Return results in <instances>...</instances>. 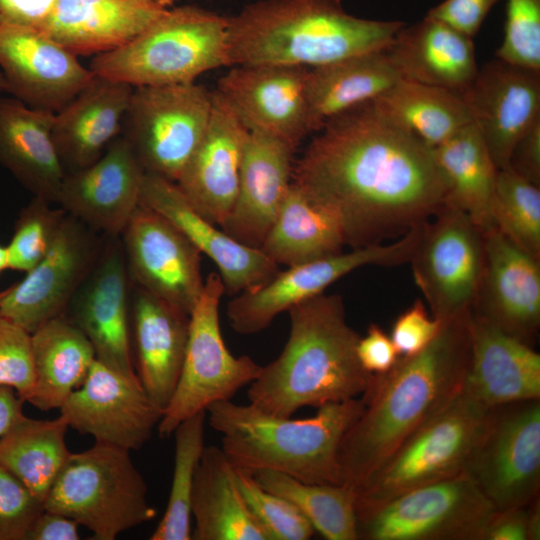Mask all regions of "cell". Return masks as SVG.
I'll return each mask as SVG.
<instances>
[{"mask_svg":"<svg viewBox=\"0 0 540 540\" xmlns=\"http://www.w3.org/2000/svg\"><path fill=\"white\" fill-rule=\"evenodd\" d=\"M291 182L338 221L352 248L403 235L447 197L433 148L381 117L371 101L318 131L293 164Z\"/></svg>","mask_w":540,"mask_h":540,"instance_id":"6da1fadb","label":"cell"},{"mask_svg":"<svg viewBox=\"0 0 540 540\" xmlns=\"http://www.w3.org/2000/svg\"><path fill=\"white\" fill-rule=\"evenodd\" d=\"M471 312L445 322L421 352L400 356L374 375L364 406L338 452L341 485L354 492L396 448L463 388L470 353Z\"/></svg>","mask_w":540,"mask_h":540,"instance_id":"7a4b0ae2","label":"cell"},{"mask_svg":"<svg viewBox=\"0 0 540 540\" xmlns=\"http://www.w3.org/2000/svg\"><path fill=\"white\" fill-rule=\"evenodd\" d=\"M290 333L279 356L249 384L248 403L275 416L360 397L373 374L358 360L359 335L337 294H319L288 310Z\"/></svg>","mask_w":540,"mask_h":540,"instance_id":"3957f363","label":"cell"},{"mask_svg":"<svg viewBox=\"0 0 540 540\" xmlns=\"http://www.w3.org/2000/svg\"><path fill=\"white\" fill-rule=\"evenodd\" d=\"M404 25L356 17L342 0H261L228 18L229 64L313 68L383 50Z\"/></svg>","mask_w":540,"mask_h":540,"instance_id":"277c9868","label":"cell"},{"mask_svg":"<svg viewBox=\"0 0 540 540\" xmlns=\"http://www.w3.org/2000/svg\"><path fill=\"white\" fill-rule=\"evenodd\" d=\"M362 397L328 403L315 415L292 419L265 413L231 400L207 409L210 427L221 434V449L235 467L271 470L299 481L340 484L341 441L360 415Z\"/></svg>","mask_w":540,"mask_h":540,"instance_id":"5b68a950","label":"cell"},{"mask_svg":"<svg viewBox=\"0 0 540 540\" xmlns=\"http://www.w3.org/2000/svg\"><path fill=\"white\" fill-rule=\"evenodd\" d=\"M222 66H230L228 18L187 5L168 8L126 45L94 56L89 68L136 87L195 82Z\"/></svg>","mask_w":540,"mask_h":540,"instance_id":"8992f818","label":"cell"},{"mask_svg":"<svg viewBox=\"0 0 540 540\" xmlns=\"http://www.w3.org/2000/svg\"><path fill=\"white\" fill-rule=\"evenodd\" d=\"M129 450L102 442L71 453L54 481L43 508L86 527L96 540L152 520L156 510L147 499L146 482Z\"/></svg>","mask_w":540,"mask_h":540,"instance_id":"52a82bcc","label":"cell"},{"mask_svg":"<svg viewBox=\"0 0 540 540\" xmlns=\"http://www.w3.org/2000/svg\"><path fill=\"white\" fill-rule=\"evenodd\" d=\"M489 411L461 391L408 436L355 491V506H375L465 472Z\"/></svg>","mask_w":540,"mask_h":540,"instance_id":"ba28073f","label":"cell"},{"mask_svg":"<svg viewBox=\"0 0 540 540\" xmlns=\"http://www.w3.org/2000/svg\"><path fill=\"white\" fill-rule=\"evenodd\" d=\"M355 508L364 540H483L497 510L466 472Z\"/></svg>","mask_w":540,"mask_h":540,"instance_id":"9c48e42d","label":"cell"},{"mask_svg":"<svg viewBox=\"0 0 540 540\" xmlns=\"http://www.w3.org/2000/svg\"><path fill=\"white\" fill-rule=\"evenodd\" d=\"M225 293L221 277L211 272L189 316L188 341L174 394L157 425L160 437L173 434L187 418L213 403L230 400L259 375L262 366L251 357L228 350L219 324V304Z\"/></svg>","mask_w":540,"mask_h":540,"instance_id":"30bf717a","label":"cell"},{"mask_svg":"<svg viewBox=\"0 0 540 540\" xmlns=\"http://www.w3.org/2000/svg\"><path fill=\"white\" fill-rule=\"evenodd\" d=\"M213 92L195 82L133 87L122 122L146 173L176 182L210 120Z\"/></svg>","mask_w":540,"mask_h":540,"instance_id":"8fae6325","label":"cell"},{"mask_svg":"<svg viewBox=\"0 0 540 540\" xmlns=\"http://www.w3.org/2000/svg\"><path fill=\"white\" fill-rule=\"evenodd\" d=\"M424 225L411 228L390 244L352 248L349 252L278 271L267 282L234 295L228 302L226 315L231 328L242 335L259 333L277 315L324 293L332 283L356 269L408 263L420 241Z\"/></svg>","mask_w":540,"mask_h":540,"instance_id":"7c38bea8","label":"cell"},{"mask_svg":"<svg viewBox=\"0 0 540 540\" xmlns=\"http://www.w3.org/2000/svg\"><path fill=\"white\" fill-rule=\"evenodd\" d=\"M432 316L441 322L471 312L485 264L484 232L445 204L425 223L409 261Z\"/></svg>","mask_w":540,"mask_h":540,"instance_id":"4fadbf2b","label":"cell"},{"mask_svg":"<svg viewBox=\"0 0 540 540\" xmlns=\"http://www.w3.org/2000/svg\"><path fill=\"white\" fill-rule=\"evenodd\" d=\"M465 472L497 510L539 496L540 399L490 408Z\"/></svg>","mask_w":540,"mask_h":540,"instance_id":"5bb4252c","label":"cell"},{"mask_svg":"<svg viewBox=\"0 0 540 540\" xmlns=\"http://www.w3.org/2000/svg\"><path fill=\"white\" fill-rule=\"evenodd\" d=\"M96 233L66 213L41 261L8 287L0 316L32 333L45 322L65 315L100 254L103 235Z\"/></svg>","mask_w":540,"mask_h":540,"instance_id":"9a60e30c","label":"cell"},{"mask_svg":"<svg viewBox=\"0 0 540 540\" xmlns=\"http://www.w3.org/2000/svg\"><path fill=\"white\" fill-rule=\"evenodd\" d=\"M133 285L189 315L204 288L201 252L173 224L139 204L120 234Z\"/></svg>","mask_w":540,"mask_h":540,"instance_id":"2e32d148","label":"cell"},{"mask_svg":"<svg viewBox=\"0 0 540 540\" xmlns=\"http://www.w3.org/2000/svg\"><path fill=\"white\" fill-rule=\"evenodd\" d=\"M130 292L120 236L103 235L100 254L65 315L87 337L97 361L138 378L131 347Z\"/></svg>","mask_w":540,"mask_h":540,"instance_id":"e0dca14e","label":"cell"},{"mask_svg":"<svg viewBox=\"0 0 540 540\" xmlns=\"http://www.w3.org/2000/svg\"><path fill=\"white\" fill-rule=\"evenodd\" d=\"M69 427L95 442L129 451L151 438L163 410L149 397L139 378L127 377L95 360L84 382L60 408Z\"/></svg>","mask_w":540,"mask_h":540,"instance_id":"ac0fdd59","label":"cell"},{"mask_svg":"<svg viewBox=\"0 0 540 540\" xmlns=\"http://www.w3.org/2000/svg\"><path fill=\"white\" fill-rule=\"evenodd\" d=\"M215 90L250 132H260L293 149L312 132L309 68L290 65H235Z\"/></svg>","mask_w":540,"mask_h":540,"instance_id":"d6986e66","label":"cell"},{"mask_svg":"<svg viewBox=\"0 0 540 540\" xmlns=\"http://www.w3.org/2000/svg\"><path fill=\"white\" fill-rule=\"evenodd\" d=\"M0 68L7 93L52 113L73 100L95 75L40 30L10 25L0 26Z\"/></svg>","mask_w":540,"mask_h":540,"instance_id":"ffe728a7","label":"cell"},{"mask_svg":"<svg viewBox=\"0 0 540 540\" xmlns=\"http://www.w3.org/2000/svg\"><path fill=\"white\" fill-rule=\"evenodd\" d=\"M498 170L518 140L540 120V72L495 57L461 94Z\"/></svg>","mask_w":540,"mask_h":540,"instance_id":"44dd1931","label":"cell"},{"mask_svg":"<svg viewBox=\"0 0 540 540\" xmlns=\"http://www.w3.org/2000/svg\"><path fill=\"white\" fill-rule=\"evenodd\" d=\"M144 174L119 135L94 163L65 174L55 203L93 231L120 236L140 204Z\"/></svg>","mask_w":540,"mask_h":540,"instance_id":"7402d4cb","label":"cell"},{"mask_svg":"<svg viewBox=\"0 0 540 540\" xmlns=\"http://www.w3.org/2000/svg\"><path fill=\"white\" fill-rule=\"evenodd\" d=\"M484 238V270L471 314L531 345L540 327V259L495 228Z\"/></svg>","mask_w":540,"mask_h":540,"instance_id":"603a6c76","label":"cell"},{"mask_svg":"<svg viewBox=\"0 0 540 540\" xmlns=\"http://www.w3.org/2000/svg\"><path fill=\"white\" fill-rule=\"evenodd\" d=\"M140 204L167 219L215 263L228 295L259 286L279 271L260 248L240 243L199 214L173 181L145 172Z\"/></svg>","mask_w":540,"mask_h":540,"instance_id":"cb8c5ba5","label":"cell"},{"mask_svg":"<svg viewBox=\"0 0 540 540\" xmlns=\"http://www.w3.org/2000/svg\"><path fill=\"white\" fill-rule=\"evenodd\" d=\"M248 134L214 91L207 129L175 182L191 206L219 227L236 199Z\"/></svg>","mask_w":540,"mask_h":540,"instance_id":"d4e9b609","label":"cell"},{"mask_svg":"<svg viewBox=\"0 0 540 540\" xmlns=\"http://www.w3.org/2000/svg\"><path fill=\"white\" fill-rule=\"evenodd\" d=\"M462 391L487 408L540 399V355L531 345L471 314Z\"/></svg>","mask_w":540,"mask_h":540,"instance_id":"484cf974","label":"cell"},{"mask_svg":"<svg viewBox=\"0 0 540 540\" xmlns=\"http://www.w3.org/2000/svg\"><path fill=\"white\" fill-rule=\"evenodd\" d=\"M294 151L280 139L249 131L236 199L221 226L227 235L260 248L291 184Z\"/></svg>","mask_w":540,"mask_h":540,"instance_id":"4316f807","label":"cell"},{"mask_svg":"<svg viewBox=\"0 0 540 540\" xmlns=\"http://www.w3.org/2000/svg\"><path fill=\"white\" fill-rule=\"evenodd\" d=\"M130 329L136 374L149 397L164 411L182 369L189 315L131 283Z\"/></svg>","mask_w":540,"mask_h":540,"instance_id":"83f0119b","label":"cell"},{"mask_svg":"<svg viewBox=\"0 0 540 540\" xmlns=\"http://www.w3.org/2000/svg\"><path fill=\"white\" fill-rule=\"evenodd\" d=\"M168 8L155 0H58L40 29L75 55L118 49Z\"/></svg>","mask_w":540,"mask_h":540,"instance_id":"f1b7e54d","label":"cell"},{"mask_svg":"<svg viewBox=\"0 0 540 540\" xmlns=\"http://www.w3.org/2000/svg\"><path fill=\"white\" fill-rule=\"evenodd\" d=\"M132 91L128 83L94 75L55 113L52 139L65 173L94 163L121 134Z\"/></svg>","mask_w":540,"mask_h":540,"instance_id":"f546056e","label":"cell"},{"mask_svg":"<svg viewBox=\"0 0 540 540\" xmlns=\"http://www.w3.org/2000/svg\"><path fill=\"white\" fill-rule=\"evenodd\" d=\"M401 79L462 94L478 72L472 38L428 14L384 49Z\"/></svg>","mask_w":540,"mask_h":540,"instance_id":"4dcf8cb0","label":"cell"},{"mask_svg":"<svg viewBox=\"0 0 540 540\" xmlns=\"http://www.w3.org/2000/svg\"><path fill=\"white\" fill-rule=\"evenodd\" d=\"M54 115L0 97V166L35 197L51 203L66 174L52 139Z\"/></svg>","mask_w":540,"mask_h":540,"instance_id":"1f68e13d","label":"cell"},{"mask_svg":"<svg viewBox=\"0 0 540 540\" xmlns=\"http://www.w3.org/2000/svg\"><path fill=\"white\" fill-rule=\"evenodd\" d=\"M194 540H269L249 511L220 447L204 448L191 498Z\"/></svg>","mask_w":540,"mask_h":540,"instance_id":"d6a6232c","label":"cell"},{"mask_svg":"<svg viewBox=\"0 0 540 540\" xmlns=\"http://www.w3.org/2000/svg\"><path fill=\"white\" fill-rule=\"evenodd\" d=\"M399 79L384 49L309 68L307 96L312 132L335 116L374 100Z\"/></svg>","mask_w":540,"mask_h":540,"instance_id":"836d02e7","label":"cell"},{"mask_svg":"<svg viewBox=\"0 0 540 540\" xmlns=\"http://www.w3.org/2000/svg\"><path fill=\"white\" fill-rule=\"evenodd\" d=\"M31 350L35 383L28 402L41 411L60 409L96 360L91 343L66 315L32 332Z\"/></svg>","mask_w":540,"mask_h":540,"instance_id":"e575fe53","label":"cell"},{"mask_svg":"<svg viewBox=\"0 0 540 540\" xmlns=\"http://www.w3.org/2000/svg\"><path fill=\"white\" fill-rule=\"evenodd\" d=\"M447 187L446 204L466 213L483 231L492 227L491 203L498 169L471 122L433 148Z\"/></svg>","mask_w":540,"mask_h":540,"instance_id":"d590c367","label":"cell"},{"mask_svg":"<svg viewBox=\"0 0 540 540\" xmlns=\"http://www.w3.org/2000/svg\"><path fill=\"white\" fill-rule=\"evenodd\" d=\"M344 245L338 221L291 182L260 249L289 267L340 253Z\"/></svg>","mask_w":540,"mask_h":540,"instance_id":"8d00e7d4","label":"cell"},{"mask_svg":"<svg viewBox=\"0 0 540 540\" xmlns=\"http://www.w3.org/2000/svg\"><path fill=\"white\" fill-rule=\"evenodd\" d=\"M371 102L381 117L432 148L472 122L460 94L405 79Z\"/></svg>","mask_w":540,"mask_h":540,"instance_id":"74e56055","label":"cell"},{"mask_svg":"<svg viewBox=\"0 0 540 540\" xmlns=\"http://www.w3.org/2000/svg\"><path fill=\"white\" fill-rule=\"evenodd\" d=\"M63 416L39 420L25 415L0 438V464L42 503L71 452Z\"/></svg>","mask_w":540,"mask_h":540,"instance_id":"f35d334b","label":"cell"},{"mask_svg":"<svg viewBox=\"0 0 540 540\" xmlns=\"http://www.w3.org/2000/svg\"><path fill=\"white\" fill-rule=\"evenodd\" d=\"M266 490L290 501L327 540H358L355 492L340 484L299 481L286 474L252 472Z\"/></svg>","mask_w":540,"mask_h":540,"instance_id":"ab89813d","label":"cell"},{"mask_svg":"<svg viewBox=\"0 0 540 540\" xmlns=\"http://www.w3.org/2000/svg\"><path fill=\"white\" fill-rule=\"evenodd\" d=\"M206 412L182 421L174 430L175 453L171 489L164 515L151 540H191V498L195 473L204 451Z\"/></svg>","mask_w":540,"mask_h":540,"instance_id":"60d3db41","label":"cell"},{"mask_svg":"<svg viewBox=\"0 0 540 540\" xmlns=\"http://www.w3.org/2000/svg\"><path fill=\"white\" fill-rule=\"evenodd\" d=\"M492 227L540 259V187L510 168L498 170L491 203Z\"/></svg>","mask_w":540,"mask_h":540,"instance_id":"b9f144b4","label":"cell"},{"mask_svg":"<svg viewBox=\"0 0 540 540\" xmlns=\"http://www.w3.org/2000/svg\"><path fill=\"white\" fill-rule=\"evenodd\" d=\"M51 202L33 199L21 209L10 242L6 245L8 269L28 272L47 253L66 212Z\"/></svg>","mask_w":540,"mask_h":540,"instance_id":"7bdbcfd3","label":"cell"},{"mask_svg":"<svg viewBox=\"0 0 540 540\" xmlns=\"http://www.w3.org/2000/svg\"><path fill=\"white\" fill-rule=\"evenodd\" d=\"M235 468V467H234ZM242 497L269 540H307L314 528L287 499L264 489L248 470L235 468Z\"/></svg>","mask_w":540,"mask_h":540,"instance_id":"ee69618b","label":"cell"},{"mask_svg":"<svg viewBox=\"0 0 540 540\" xmlns=\"http://www.w3.org/2000/svg\"><path fill=\"white\" fill-rule=\"evenodd\" d=\"M495 57L540 72V0H506L504 37Z\"/></svg>","mask_w":540,"mask_h":540,"instance_id":"f6af8a7d","label":"cell"},{"mask_svg":"<svg viewBox=\"0 0 540 540\" xmlns=\"http://www.w3.org/2000/svg\"><path fill=\"white\" fill-rule=\"evenodd\" d=\"M34 383L31 333L0 316V386L13 388L28 402Z\"/></svg>","mask_w":540,"mask_h":540,"instance_id":"bcb514c9","label":"cell"},{"mask_svg":"<svg viewBox=\"0 0 540 540\" xmlns=\"http://www.w3.org/2000/svg\"><path fill=\"white\" fill-rule=\"evenodd\" d=\"M42 510L43 503L0 464V540H26Z\"/></svg>","mask_w":540,"mask_h":540,"instance_id":"7dc6e473","label":"cell"},{"mask_svg":"<svg viewBox=\"0 0 540 540\" xmlns=\"http://www.w3.org/2000/svg\"><path fill=\"white\" fill-rule=\"evenodd\" d=\"M442 322L431 317L422 300L417 299L395 320L390 338L402 357L418 354L437 336Z\"/></svg>","mask_w":540,"mask_h":540,"instance_id":"c3c4849f","label":"cell"},{"mask_svg":"<svg viewBox=\"0 0 540 540\" xmlns=\"http://www.w3.org/2000/svg\"><path fill=\"white\" fill-rule=\"evenodd\" d=\"M499 0H444L427 13L473 38Z\"/></svg>","mask_w":540,"mask_h":540,"instance_id":"681fc988","label":"cell"},{"mask_svg":"<svg viewBox=\"0 0 540 540\" xmlns=\"http://www.w3.org/2000/svg\"><path fill=\"white\" fill-rule=\"evenodd\" d=\"M356 354L362 368L373 375L388 372L400 357L390 336L374 323L359 337Z\"/></svg>","mask_w":540,"mask_h":540,"instance_id":"f907efd6","label":"cell"},{"mask_svg":"<svg viewBox=\"0 0 540 540\" xmlns=\"http://www.w3.org/2000/svg\"><path fill=\"white\" fill-rule=\"evenodd\" d=\"M58 0H0V26L40 30Z\"/></svg>","mask_w":540,"mask_h":540,"instance_id":"816d5d0a","label":"cell"},{"mask_svg":"<svg viewBox=\"0 0 540 540\" xmlns=\"http://www.w3.org/2000/svg\"><path fill=\"white\" fill-rule=\"evenodd\" d=\"M507 168L540 187V120L515 144Z\"/></svg>","mask_w":540,"mask_h":540,"instance_id":"f5cc1de1","label":"cell"},{"mask_svg":"<svg viewBox=\"0 0 540 540\" xmlns=\"http://www.w3.org/2000/svg\"><path fill=\"white\" fill-rule=\"evenodd\" d=\"M483 540H528V505L496 510Z\"/></svg>","mask_w":540,"mask_h":540,"instance_id":"db71d44e","label":"cell"},{"mask_svg":"<svg viewBox=\"0 0 540 540\" xmlns=\"http://www.w3.org/2000/svg\"><path fill=\"white\" fill-rule=\"evenodd\" d=\"M79 524L60 513L43 508L30 526L26 540H78Z\"/></svg>","mask_w":540,"mask_h":540,"instance_id":"11a10c76","label":"cell"},{"mask_svg":"<svg viewBox=\"0 0 540 540\" xmlns=\"http://www.w3.org/2000/svg\"><path fill=\"white\" fill-rule=\"evenodd\" d=\"M24 401L9 386H0V438L23 416Z\"/></svg>","mask_w":540,"mask_h":540,"instance_id":"9f6ffc18","label":"cell"},{"mask_svg":"<svg viewBox=\"0 0 540 540\" xmlns=\"http://www.w3.org/2000/svg\"><path fill=\"white\" fill-rule=\"evenodd\" d=\"M540 539L539 497L528 504V540Z\"/></svg>","mask_w":540,"mask_h":540,"instance_id":"6f0895ef","label":"cell"},{"mask_svg":"<svg viewBox=\"0 0 540 540\" xmlns=\"http://www.w3.org/2000/svg\"><path fill=\"white\" fill-rule=\"evenodd\" d=\"M8 269L6 246L0 244V275Z\"/></svg>","mask_w":540,"mask_h":540,"instance_id":"680465c9","label":"cell"},{"mask_svg":"<svg viewBox=\"0 0 540 540\" xmlns=\"http://www.w3.org/2000/svg\"><path fill=\"white\" fill-rule=\"evenodd\" d=\"M6 90H7L6 81L3 74L0 72V93L6 92Z\"/></svg>","mask_w":540,"mask_h":540,"instance_id":"91938a15","label":"cell"},{"mask_svg":"<svg viewBox=\"0 0 540 540\" xmlns=\"http://www.w3.org/2000/svg\"><path fill=\"white\" fill-rule=\"evenodd\" d=\"M155 1L165 8H170L175 0H155Z\"/></svg>","mask_w":540,"mask_h":540,"instance_id":"94428289","label":"cell"},{"mask_svg":"<svg viewBox=\"0 0 540 540\" xmlns=\"http://www.w3.org/2000/svg\"><path fill=\"white\" fill-rule=\"evenodd\" d=\"M7 292H8V287L6 289L0 291V305H1L2 300L4 299Z\"/></svg>","mask_w":540,"mask_h":540,"instance_id":"6125c7cd","label":"cell"}]
</instances>
